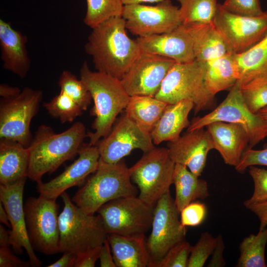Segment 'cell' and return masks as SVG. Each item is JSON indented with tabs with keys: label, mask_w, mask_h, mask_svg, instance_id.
Segmentation results:
<instances>
[{
	"label": "cell",
	"mask_w": 267,
	"mask_h": 267,
	"mask_svg": "<svg viewBox=\"0 0 267 267\" xmlns=\"http://www.w3.org/2000/svg\"><path fill=\"white\" fill-rule=\"evenodd\" d=\"M78 154L77 159L60 175L47 182H37L40 195L56 199L67 189L81 185L90 174L97 170L100 154L96 145L82 146Z\"/></svg>",
	"instance_id": "18"
},
{
	"label": "cell",
	"mask_w": 267,
	"mask_h": 267,
	"mask_svg": "<svg viewBox=\"0 0 267 267\" xmlns=\"http://www.w3.org/2000/svg\"><path fill=\"white\" fill-rule=\"evenodd\" d=\"M267 243V227L257 234L245 237L239 245L240 256L236 267H266L265 249Z\"/></svg>",
	"instance_id": "31"
},
{
	"label": "cell",
	"mask_w": 267,
	"mask_h": 267,
	"mask_svg": "<svg viewBox=\"0 0 267 267\" xmlns=\"http://www.w3.org/2000/svg\"><path fill=\"white\" fill-rule=\"evenodd\" d=\"M28 38L12 28L11 23L0 19V58L4 69L25 78L31 67L26 47Z\"/></svg>",
	"instance_id": "22"
},
{
	"label": "cell",
	"mask_w": 267,
	"mask_h": 267,
	"mask_svg": "<svg viewBox=\"0 0 267 267\" xmlns=\"http://www.w3.org/2000/svg\"><path fill=\"white\" fill-rule=\"evenodd\" d=\"M182 24L213 23L219 3L218 0H177Z\"/></svg>",
	"instance_id": "32"
},
{
	"label": "cell",
	"mask_w": 267,
	"mask_h": 267,
	"mask_svg": "<svg viewBox=\"0 0 267 267\" xmlns=\"http://www.w3.org/2000/svg\"><path fill=\"white\" fill-rule=\"evenodd\" d=\"M0 221L7 227H11L8 214L1 202H0Z\"/></svg>",
	"instance_id": "51"
},
{
	"label": "cell",
	"mask_w": 267,
	"mask_h": 267,
	"mask_svg": "<svg viewBox=\"0 0 267 267\" xmlns=\"http://www.w3.org/2000/svg\"><path fill=\"white\" fill-rule=\"evenodd\" d=\"M43 91L24 88L17 96L0 101V140L18 142L28 147L32 140L30 124L38 112Z\"/></svg>",
	"instance_id": "8"
},
{
	"label": "cell",
	"mask_w": 267,
	"mask_h": 267,
	"mask_svg": "<svg viewBox=\"0 0 267 267\" xmlns=\"http://www.w3.org/2000/svg\"><path fill=\"white\" fill-rule=\"evenodd\" d=\"M60 196L64 207L59 215V253L71 252L78 256L101 246L107 233L100 216L84 212L65 191Z\"/></svg>",
	"instance_id": "5"
},
{
	"label": "cell",
	"mask_w": 267,
	"mask_h": 267,
	"mask_svg": "<svg viewBox=\"0 0 267 267\" xmlns=\"http://www.w3.org/2000/svg\"><path fill=\"white\" fill-rule=\"evenodd\" d=\"M249 168V174L254 183V189L252 196L244 202L246 206L267 200V170L255 166Z\"/></svg>",
	"instance_id": "39"
},
{
	"label": "cell",
	"mask_w": 267,
	"mask_h": 267,
	"mask_svg": "<svg viewBox=\"0 0 267 267\" xmlns=\"http://www.w3.org/2000/svg\"><path fill=\"white\" fill-rule=\"evenodd\" d=\"M109 243L106 239L101 247L99 261L101 267H116Z\"/></svg>",
	"instance_id": "47"
},
{
	"label": "cell",
	"mask_w": 267,
	"mask_h": 267,
	"mask_svg": "<svg viewBox=\"0 0 267 267\" xmlns=\"http://www.w3.org/2000/svg\"><path fill=\"white\" fill-rule=\"evenodd\" d=\"M238 79V67L234 54L232 53L206 63L205 84L212 95L232 87Z\"/></svg>",
	"instance_id": "29"
},
{
	"label": "cell",
	"mask_w": 267,
	"mask_h": 267,
	"mask_svg": "<svg viewBox=\"0 0 267 267\" xmlns=\"http://www.w3.org/2000/svg\"><path fill=\"white\" fill-rule=\"evenodd\" d=\"M122 17L127 29L138 37L167 33L182 24L179 7L171 0L155 6L125 5Z\"/></svg>",
	"instance_id": "14"
},
{
	"label": "cell",
	"mask_w": 267,
	"mask_h": 267,
	"mask_svg": "<svg viewBox=\"0 0 267 267\" xmlns=\"http://www.w3.org/2000/svg\"><path fill=\"white\" fill-rule=\"evenodd\" d=\"M116 267H149V256L145 234H108Z\"/></svg>",
	"instance_id": "23"
},
{
	"label": "cell",
	"mask_w": 267,
	"mask_h": 267,
	"mask_svg": "<svg viewBox=\"0 0 267 267\" xmlns=\"http://www.w3.org/2000/svg\"><path fill=\"white\" fill-rule=\"evenodd\" d=\"M143 153L141 158L129 168L131 178L139 189L138 197L155 206L170 191L176 164L167 148L155 147Z\"/></svg>",
	"instance_id": "7"
},
{
	"label": "cell",
	"mask_w": 267,
	"mask_h": 267,
	"mask_svg": "<svg viewBox=\"0 0 267 267\" xmlns=\"http://www.w3.org/2000/svg\"><path fill=\"white\" fill-rule=\"evenodd\" d=\"M21 90L19 88L12 87L5 84L0 85V95L1 98H10L17 96Z\"/></svg>",
	"instance_id": "49"
},
{
	"label": "cell",
	"mask_w": 267,
	"mask_h": 267,
	"mask_svg": "<svg viewBox=\"0 0 267 267\" xmlns=\"http://www.w3.org/2000/svg\"><path fill=\"white\" fill-rule=\"evenodd\" d=\"M206 63L195 60L176 62L164 78L155 97L172 104L184 99L194 103L195 114L211 108L215 95L207 89L204 76Z\"/></svg>",
	"instance_id": "6"
},
{
	"label": "cell",
	"mask_w": 267,
	"mask_h": 267,
	"mask_svg": "<svg viewBox=\"0 0 267 267\" xmlns=\"http://www.w3.org/2000/svg\"><path fill=\"white\" fill-rule=\"evenodd\" d=\"M169 155L175 164L186 166L200 177L206 164L207 155L214 149L208 131L204 128L188 131L167 144Z\"/></svg>",
	"instance_id": "19"
},
{
	"label": "cell",
	"mask_w": 267,
	"mask_h": 267,
	"mask_svg": "<svg viewBox=\"0 0 267 267\" xmlns=\"http://www.w3.org/2000/svg\"><path fill=\"white\" fill-rule=\"evenodd\" d=\"M80 79L89 90L94 105L90 114L95 117L93 132H88L89 144L95 145L111 132L119 114L125 110L129 95L121 80L99 71H91L86 61L80 70Z\"/></svg>",
	"instance_id": "3"
},
{
	"label": "cell",
	"mask_w": 267,
	"mask_h": 267,
	"mask_svg": "<svg viewBox=\"0 0 267 267\" xmlns=\"http://www.w3.org/2000/svg\"><path fill=\"white\" fill-rule=\"evenodd\" d=\"M84 23L91 29L110 18L122 16L124 5L121 0H86Z\"/></svg>",
	"instance_id": "33"
},
{
	"label": "cell",
	"mask_w": 267,
	"mask_h": 267,
	"mask_svg": "<svg viewBox=\"0 0 267 267\" xmlns=\"http://www.w3.org/2000/svg\"><path fill=\"white\" fill-rule=\"evenodd\" d=\"M87 134L85 126L79 121L58 134L50 126L41 125L27 147L28 178L37 182L42 180L44 174L52 173L64 162L71 159L78 154Z\"/></svg>",
	"instance_id": "2"
},
{
	"label": "cell",
	"mask_w": 267,
	"mask_h": 267,
	"mask_svg": "<svg viewBox=\"0 0 267 267\" xmlns=\"http://www.w3.org/2000/svg\"><path fill=\"white\" fill-rule=\"evenodd\" d=\"M185 25L191 37L197 61L206 63L230 53L213 23Z\"/></svg>",
	"instance_id": "25"
},
{
	"label": "cell",
	"mask_w": 267,
	"mask_h": 267,
	"mask_svg": "<svg viewBox=\"0 0 267 267\" xmlns=\"http://www.w3.org/2000/svg\"><path fill=\"white\" fill-rule=\"evenodd\" d=\"M234 54L238 70L235 85L239 88L255 79L267 77V35L246 51Z\"/></svg>",
	"instance_id": "28"
},
{
	"label": "cell",
	"mask_w": 267,
	"mask_h": 267,
	"mask_svg": "<svg viewBox=\"0 0 267 267\" xmlns=\"http://www.w3.org/2000/svg\"><path fill=\"white\" fill-rule=\"evenodd\" d=\"M191 246L185 240L180 242L168 252L158 267H187Z\"/></svg>",
	"instance_id": "38"
},
{
	"label": "cell",
	"mask_w": 267,
	"mask_h": 267,
	"mask_svg": "<svg viewBox=\"0 0 267 267\" xmlns=\"http://www.w3.org/2000/svg\"><path fill=\"white\" fill-rule=\"evenodd\" d=\"M56 201L40 195L28 198L24 204L29 241L34 250L45 255L59 253L58 205Z\"/></svg>",
	"instance_id": "12"
},
{
	"label": "cell",
	"mask_w": 267,
	"mask_h": 267,
	"mask_svg": "<svg viewBox=\"0 0 267 267\" xmlns=\"http://www.w3.org/2000/svg\"><path fill=\"white\" fill-rule=\"evenodd\" d=\"M186 166L176 164L173 184L175 203L179 213L188 204L197 199H205L209 195L207 182L199 178Z\"/></svg>",
	"instance_id": "27"
},
{
	"label": "cell",
	"mask_w": 267,
	"mask_h": 267,
	"mask_svg": "<svg viewBox=\"0 0 267 267\" xmlns=\"http://www.w3.org/2000/svg\"><path fill=\"white\" fill-rule=\"evenodd\" d=\"M154 211V206L133 196L111 200L96 213L107 234L133 235L145 234L150 229Z\"/></svg>",
	"instance_id": "10"
},
{
	"label": "cell",
	"mask_w": 267,
	"mask_h": 267,
	"mask_svg": "<svg viewBox=\"0 0 267 267\" xmlns=\"http://www.w3.org/2000/svg\"><path fill=\"white\" fill-rule=\"evenodd\" d=\"M124 19L113 17L92 29L85 50L100 72L121 80L141 53L136 40L127 34Z\"/></svg>",
	"instance_id": "1"
},
{
	"label": "cell",
	"mask_w": 267,
	"mask_h": 267,
	"mask_svg": "<svg viewBox=\"0 0 267 267\" xmlns=\"http://www.w3.org/2000/svg\"><path fill=\"white\" fill-rule=\"evenodd\" d=\"M193 108L194 103L189 99L168 104L150 133L154 144L158 145L178 139L182 131L189 126L188 115Z\"/></svg>",
	"instance_id": "24"
},
{
	"label": "cell",
	"mask_w": 267,
	"mask_h": 267,
	"mask_svg": "<svg viewBox=\"0 0 267 267\" xmlns=\"http://www.w3.org/2000/svg\"><path fill=\"white\" fill-rule=\"evenodd\" d=\"M186 233V227L181 223L180 213L169 191L154 206L151 231L146 241L149 267H158L168 252L185 240Z\"/></svg>",
	"instance_id": "11"
},
{
	"label": "cell",
	"mask_w": 267,
	"mask_h": 267,
	"mask_svg": "<svg viewBox=\"0 0 267 267\" xmlns=\"http://www.w3.org/2000/svg\"><path fill=\"white\" fill-rule=\"evenodd\" d=\"M217 121L242 126L249 138L247 149L252 148L267 137V120L249 110L242 97L240 88L235 85L223 101L212 111L202 117L193 118L187 131L204 128Z\"/></svg>",
	"instance_id": "9"
},
{
	"label": "cell",
	"mask_w": 267,
	"mask_h": 267,
	"mask_svg": "<svg viewBox=\"0 0 267 267\" xmlns=\"http://www.w3.org/2000/svg\"></svg>",
	"instance_id": "54"
},
{
	"label": "cell",
	"mask_w": 267,
	"mask_h": 267,
	"mask_svg": "<svg viewBox=\"0 0 267 267\" xmlns=\"http://www.w3.org/2000/svg\"><path fill=\"white\" fill-rule=\"evenodd\" d=\"M141 52L158 55L185 63L195 60L193 44L186 25L171 32L136 39Z\"/></svg>",
	"instance_id": "20"
},
{
	"label": "cell",
	"mask_w": 267,
	"mask_h": 267,
	"mask_svg": "<svg viewBox=\"0 0 267 267\" xmlns=\"http://www.w3.org/2000/svg\"><path fill=\"white\" fill-rule=\"evenodd\" d=\"M222 4L227 10L241 15L258 16L264 12L259 0H225Z\"/></svg>",
	"instance_id": "41"
},
{
	"label": "cell",
	"mask_w": 267,
	"mask_h": 267,
	"mask_svg": "<svg viewBox=\"0 0 267 267\" xmlns=\"http://www.w3.org/2000/svg\"><path fill=\"white\" fill-rule=\"evenodd\" d=\"M176 62L166 57L141 52L121 79L129 96H155Z\"/></svg>",
	"instance_id": "16"
},
{
	"label": "cell",
	"mask_w": 267,
	"mask_h": 267,
	"mask_svg": "<svg viewBox=\"0 0 267 267\" xmlns=\"http://www.w3.org/2000/svg\"><path fill=\"white\" fill-rule=\"evenodd\" d=\"M206 127L214 149L219 152L226 164L235 167L249 144L245 129L240 125L222 121L211 123Z\"/></svg>",
	"instance_id": "21"
},
{
	"label": "cell",
	"mask_w": 267,
	"mask_h": 267,
	"mask_svg": "<svg viewBox=\"0 0 267 267\" xmlns=\"http://www.w3.org/2000/svg\"><path fill=\"white\" fill-rule=\"evenodd\" d=\"M58 85L60 91L64 92L74 100L83 111L91 103L92 97L87 86L70 71L65 70L61 73Z\"/></svg>",
	"instance_id": "35"
},
{
	"label": "cell",
	"mask_w": 267,
	"mask_h": 267,
	"mask_svg": "<svg viewBox=\"0 0 267 267\" xmlns=\"http://www.w3.org/2000/svg\"><path fill=\"white\" fill-rule=\"evenodd\" d=\"M225 245L221 234L217 237L216 247L211 255V260L207 267H223L225 266V262L223 257Z\"/></svg>",
	"instance_id": "45"
},
{
	"label": "cell",
	"mask_w": 267,
	"mask_h": 267,
	"mask_svg": "<svg viewBox=\"0 0 267 267\" xmlns=\"http://www.w3.org/2000/svg\"><path fill=\"white\" fill-rule=\"evenodd\" d=\"M217 243V237L210 233H201L196 243L191 246L187 267H203L211 256Z\"/></svg>",
	"instance_id": "37"
},
{
	"label": "cell",
	"mask_w": 267,
	"mask_h": 267,
	"mask_svg": "<svg viewBox=\"0 0 267 267\" xmlns=\"http://www.w3.org/2000/svg\"><path fill=\"white\" fill-rule=\"evenodd\" d=\"M256 165L267 166V148L262 150L246 149L235 168L241 172L250 166Z\"/></svg>",
	"instance_id": "42"
},
{
	"label": "cell",
	"mask_w": 267,
	"mask_h": 267,
	"mask_svg": "<svg viewBox=\"0 0 267 267\" xmlns=\"http://www.w3.org/2000/svg\"><path fill=\"white\" fill-rule=\"evenodd\" d=\"M207 211L204 203L199 201L192 202L180 212L181 223L185 227L198 226L205 220Z\"/></svg>",
	"instance_id": "40"
},
{
	"label": "cell",
	"mask_w": 267,
	"mask_h": 267,
	"mask_svg": "<svg viewBox=\"0 0 267 267\" xmlns=\"http://www.w3.org/2000/svg\"><path fill=\"white\" fill-rule=\"evenodd\" d=\"M213 23L233 54L246 51L267 35V11L247 16L231 12L219 3Z\"/></svg>",
	"instance_id": "13"
},
{
	"label": "cell",
	"mask_w": 267,
	"mask_h": 267,
	"mask_svg": "<svg viewBox=\"0 0 267 267\" xmlns=\"http://www.w3.org/2000/svg\"><path fill=\"white\" fill-rule=\"evenodd\" d=\"M242 97L254 113L267 106V77L255 79L240 88Z\"/></svg>",
	"instance_id": "36"
},
{
	"label": "cell",
	"mask_w": 267,
	"mask_h": 267,
	"mask_svg": "<svg viewBox=\"0 0 267 267\" xmlns=\"http://www.w3.org/2000/svg\"><path fill=\"white\" fill-rule=\"evenodd\" d=\"M257 216L260 220L259 230L267 226V200L248 205L245 207Z\"/></svg>",
	"instance_id": "46"
},
{
	"label": "cell",
	"mask_w": 267,
	"mask_h": 267,
	"mask_svg": "<svg viewBox=\"0 0 267 267\" xmlns=\"http://www.w3.org/2000/svg\"><path fill=\"white\" fill-rule=\"evenodd\" d=\"M43 106L51 116L63 124L72 122L83 111L74 100L61 91L49 101L44 102Z\"/></svg>",
	"instance_id": "34"
},
{
	"label": "cell",
	"mask_w": 267,
	"mask_h": 267,
	"mask_svg": "<svg viewBox=\"0 0 267 267\" xmlns=\"http://www.w3.org/2000/svg\"><path fill=\"white\" fill-rule=\"evenodd\" d=\"M77 255L71 252H64L62 257L48 267H74Z\"/></svg>",
	"instance_id": "48"
},
{
	"label": "cell",
	"mask_w": 267,
	"mask_h": 267,
	"mask_svg": "<svg viewBox=\"0 0 267 267\" xmlns=\"http://www.w3.org/2000/svg\"><path fill=\"white\" fill-rule=\"evenodd\" d=\"M257 113H258L263 118L267 120V106L261 109Z\"/></svg>",
	"instance_id": "53"
},
{
	"label": "cell",
	"mask_w": 267,
	"mask_h": 267,
	"mask_svg": "<svg viewBox=\"0 0 267 267\" xmlns=\"http://www.w3.org/2000/svg\"><path fill=\"white\" fill-rule=\"evenodd\" d=\"M168 104L154 96L133 95L130 97L125 113L150 134Z\"/></svg>",
	"instance_id": "30"
},
{
	"label": "cell",
	"mask_w": 267,
	"mask_h": 267,
	"mask_svg": "<svg viewBox=\"0 0 267 267\" xmlns=\"http://www.w3.org/2000/svg\"><path fill=\"white\" fill-rule=\"evenodd\" d=\"M123 4H141L143 2H160L164 0H121Z\"/></svg>",
	"instance_id": "52"
},
{
	"label": "cell",
	"mask_w": 267,
	"mask_h": 267,
	"mask_svg": "<svg viewBox=\"0 0 267 267\" xmlns=\"http://www.w3.org/2000/svg\"><path fill=\"white\" fill-rule=\"evenodd\" d=\"M29 157L27 147L21 144L0 140V183L10 184L28 178Z\"/></svg>",
	"instance_id": "26"
},
{
	"label": "cell",
	"mask_w": 267,
	"mask_h": 267,
	"mask_svg": "<svg viewBox=\"0 0 267 267\" xmlns=\"http://www.w3.org/2000/svg\"><path fill=\"white\" fill-rule=\"evenodd\" d=\"M101 247H97L78 255L74 267H94L99 259Z\"/></svg>",
	"instance_id": "44"
},
{
	"label": "cell",
	"mask_w": 267,
	"mask_h": 267,
	"mask_svg": "<svg viewBox=\"0 0 267 267\" xmlns=\"http://www.w3.org/2000/svg\"><path fill=\"white\" fill-rule=\"evenodd\" d=\"M99 159L109 164L122 160L136 149L147 152L154 148L149 134L134 123L125 112L116 120L109 134L96 143Z\"/></svg>",
	"instance_id": "15"
},
{
	"label": "cell",
	"mask_w": 267,
	"mask_h": 267,
	"mask_svg": "<svg viewBox=\"0 0 267 267\" xmlns=\"http://www.w3.org/2000/svg\"><path fill=\"white\" fill-rule=\"evenodd\" d=\"M9 247H0V267H31L29 262H25L19 259L12 253Z\"/></svg>",
	"instance_id": "43"
},
{
	"label": "cell",
	"mask_w": 267,
	"mask_h": 267,
	"mask_svg": "<svg viewBox=\"0 0 267 267\" xmlns=\"http://www.w3.org/2000/svg\"><path fill=\"white\" fill-rule=\"evenodd\" d=\"M10 235L9 230L5 229L2 225H0V247H9Z\"/></svg>",
	"instance_id": "50"
},
{
	"label": "cell",
	"mask_w": 267,
	"mask_h": 267,
	"mask_svg": "<svg viewBox=\"0 0 267 267\" xmlns=\"http://www.w3.org/2000/svg\"><path fill=\"white\" fill-rule=\"evenodd\" d=\"M27 178H23L10 184H0V200L8 214L11 226L10 246L18 254H22L24 249L31 267H41L42 262L31 244L26 225L23 195Z\"/></svg>",
	"instance_id": "17"
},
{
	"label": "cell",
	"mask_w": 267,
	"mask_h": 267,
	"mask_svg": "<svg viewBox=\"0 0 267 267\" xmlns=\"http://www.w3.org/2000/svg\"><path fill=\"white\" fill-rule=\"evenodd\" d=\"M94 173L72 198L85 213L94 214L102 205L111 200L137 195L138 190L133 184L130 168L123 159L115 164L99 159Z\"/></svg>",
	"instance_id": "4"
}]
</instances>
